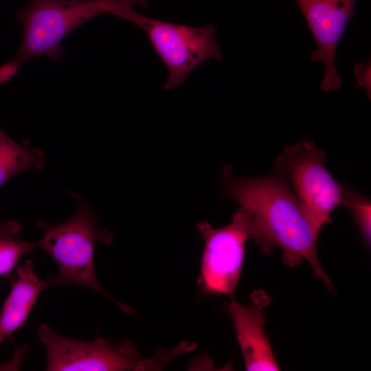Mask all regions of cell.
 Masks as SVG:
<instances>
[{
	"mask_svg": "<svg viewBox=\"0 0 371 371\" xmlns=\"http://www.w3.org/2000/svg\"><path fill=\"white\" fill-rule=\"evenodd\" d=\"M354 73L356 76L355 87H363L367 97H371V63L370 58L365 63H358L355 65Z\"/></svg>",
	"mask_w": 371,
	"mask_h": 371,
	"instance_id": "obj_14",
	"label": "cell"
},
{
	"mask_svg": "<svg viewBox=\"0 0 371 371\" xmlns=\"http://www.w3.org/2000/svg\"><path fill=\"white\" fill-rule=\"evenodd\" d=\"M16 369V362L12 358L7 363L0 364V370H15Z\"/></svg>",
	"mask_w": 371,
	"mask_h": 371,
	"instance_id": "obj_17",
	"label": "cell"
},
{
	"mask_svg": "<svg viewBox=\"0 0 371 371\" xmlns=\"http://www.w3.org/2000/svg\"><path fill=\"white\" fill-rule=\"evenodd\" d=\"M326 160L323 150L304 139L286 146L274 163L273 172L289 185L317 238L333 221V211L345 204V188L327 170Z\"/></svg>",
	"mask_w": 371,
	"mask_h": 371,
	"instance_id": "obj_5",
	"label": "cell"
},
{
	"mask_svg": "<svg viewBox=\"0 0 371 371\" xmlns=\"http://www.w3.org/2000/svg\"><path fill=\"white\" fill-rule=\"evenodd\" d=\"M312 33L317 49L310 59L324 65L320 88L335 91L341 85L335 62L338 43L355 15L357 0H295Z\"/></svg>",
	"mask_w": 371,
	"mask_h": 371,
	"instance_id": "obj_8",
	"label": "cell"
},
{
	"mask_svg": "<svg viewBox=\"0 0 371 371\" xmlns=\"http://www.w3.org/2000/svg\"><path fill=\"white\" fill-rule=\"evenodd\" d=\"M251 304L244 305L232 299L227 304L236 330L247 370H279L270 342L265 332V310L270 296L262 290L254 291Z\"/></svg>",
	"mask_w": 371,
	"mask_h": 371,
	"instance_id": "obj_9",
	"label": "cell"
},
{
	"mask_svg": "<svg viewBox=\"0 0 371 371\" xmlns=\"http://www.w3.org/2000/svg\"><path fill=\"white\" fill-rule=\"evenodd\" d=\"M16 275L0 312V344L25 323L40 293L50 286L49 279L36 273L32 260L19 265Z\"/></svg>",
	"mask_w": 371,
	"mask_h": 371,
	"instance_id": "obj_10",
	"label": "cell"
},
{
	"mask_svg": "<svg viewBox=\"0 0 371 371\" xmlns=\"http://www.w3.org/2000/svg\"><path fill=\"white\" fill-rule=\"evenodd\" d=\"M33 243L19 238L0 237V276H8L16 266L20 258L30 252Z\"/></svg>",
	"mask_w": 371,
	"mask_h": 371,
	"instance_id": "obj_13",
	"label": "cell"
},
{
	"mask_svg": "<svg viewBox=\"0 0 371 371\" xmlns=\"http://www.w3.org/2000/svg\"><path fill=\"white\" fill-rule=\"evenodd\" d=\"M78 207L75 213L65 222L52 225L39 221L37 226L43 236L33 243L47 253L56 262L58 271L49 279L50 286L79 285L98 292L116 303L126 313L132 311L118 303L99 283L94 266V248L98 240L109 244L112 234L100 227L92 208L79 194H73Z\"/></svg>",
	"mask_w": 371,
	"mask_h": 371,
	"instance_id": "obj_2",
	"label": "cell"
},
{
	"mask_svg": "<svg viewBox=\"0 0 371 371\" xmlns=\"http://www.w3.org/2000/svg\"><path fill=\"white\" fill-rule=\"evenodd\" d=\"M111 11V6L102 0H30L16 13L23 36L14 57L0 66V83L12 78L33 58L47 56L58 60L64 51L60 42L67 34Z\"/></svg>",
	"mask_w": 371,
	"mask_h": 371,
	"instance_id": "obj_3",
	"label": "cell"
},
{
	"mask_svg": "<svg viewBox=\"0 0 371 371\" xmlns=\"http://www.w3.org/2000/svg\"><path fill=\"white\" fill-rule=\"evenodd\" d=\"M37 335L46 348L47 371L159 370L186 351L179 344L144 357L131 340L74 339L56 334L45 324L38 328Z\"/></svg>",
	"mask_w": 371,
	"mask_h": 371,
	"instance_id": "obj_4",
	"label": "cell"
},
{
	"mask_svg": "<svg viewBox=\"0 0 371 371\" xmlns=\"http://www.w3.org/2000/svg\"><path fill=\"white\" fill-rule=\"evenodd\" d=\"M115 15L133 23L146 33L168 72L164 90L179 87L205 60L223 58L212 24L192 27L173 23L142 15L134 8L122 10Z\"/></svg>",
	"mask_w": 371,
	"mask_h": 371,
	"instance_id": "obj_6",
	"label": "cell"
},
{
	"mask_svg": "<svg viewBox=\"0 0 371 371\" xmlns=\"http://www.w3.org/2000/svg\"><path fill=\"white\" fill-rule=\"evenodd\" d=\"M43 153L20 144L8 136L0 127V187L9 179L27 170H42Z\"/></svg>",
	"mask_w": 371,
	"mask_h": 371,
	"instance_id": "obj_11",
	"label": "cell"
},
{
	"mask_svg": "<svg viewBox=\"0 0 371 371\" xmlns=\"http://www.w3.org/2000/svg\"><path fill=\"white\" fill-rule=\"evenodd\" d=\"M344 206L350 210L365 242L370 245V201L355 191L345 188Z\"/></svg>",
	"mask_w": 371,
	"mask_h": 371,
	"instance_id": "obj_12",
	"label": "cell"
},
{
	"mask_svg": "<svg viewBox=\"0 0 371 371\" xmlns=\"http://www.w3.org/2000/svg\"><path fill=\"white\" fill-rule=\"evenodd\" d=\"M196 228L205 243L198 279L201 293L232 295L241 275L246 243L250 238L249 214L240 207L225 227L214 228L201 221Z\"/></svg>",
	"mask_w": 371,
	"mask_h": 371,
	"instance_id": "obj_7",
	"label": "cell"
},
{
	"mask_svg": "<svg viewBox=\"0 0 371 371\" xmlns=\"http://www.w3.org/2000/svg\"><path fill=\"white\" fill-rule=\"evenodd\" d=\"M221 196L240 205L249 216L250 238L260 251H282V260L295 268L304 260L314 275L334 292L330 280L322 267L316 251L317 238L286 181L278 173L260 177H244L226 165L221 173Z\"/></svg>",
	"mask_w": 371,
	"mask_h": 371,
	"instance_id": "obj_1",
	"label": "cell"
},
{
	"mask_svg": "<svg viewBox=\"0 0 371 371\" xmlns=\"http://www.w3.org/2000/svg\"><path fill=\"white\" fill-rule=\"evenodd\" d=\"M111 8V13L115 14L118 11L122 10L134 8V5L139 4L146 6L148 5L149 0H102Z\"/></svg>",
	"mask_w": 371,
	"mask_h": 371,
	"instance_id": "obj_15",
	"label": "cell"
},
{
	"mask_svg": "<svg viewBox=\"0 0 371 371\" xmlns=\"http://www.w3.org/2000/svg\"><path fill=\"white\" fill-rule=\"evenodd\" d=\"M21 229L22 225L18 222L10 221L7 223H2L0 221V237L17 238V236Z\"/></svg>",
	"mask_w": 371,
	"mask_h": 371,
	"instance_id": "obj_16",
	"label": "cell"
}]
</instances>
